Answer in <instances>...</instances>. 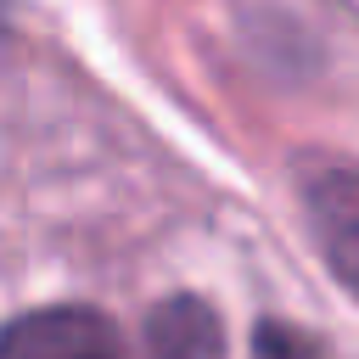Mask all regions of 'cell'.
<instances>
[{"instance_id":"cell-1","label":"cell","mask_w":359,"mask_h":359,"mask_svg":"<svg viewBox=\"0 0 359 359\" xmlns=\"http://www.w3.org/2000/svg\"><path fill=\"white\" fill-rule=\"evenodd\" d=\"M0 359H129V348L107 314L62 303L0 325Z\"/></svg>"},{"instance_id":"cell-2","label":"cell","mask_w":359,"mask_h":359,"mask_svg":"<svg viewBox=\"0 0 359 359\" xmlns=\"http://www.w3.org/2000/svg\"><path fill=\"white\" fill-rule=\"evenodd\" d=\"M309 230L325 258V269L359 297V168H325L303 191Z\"/></svg>"},{"instance_id":"cell-3","label":"cell","mask_w":359,"mask_h":359,"mask_svg":"<svg viewBox=\"0 0 359 359\" xmlns=\"http://www.w3.org/2000/svg\"><path fill=\"white\" fill-rule=\"evenodd\" d=\"M151 359H224V325L202 297H168L146 314Z\"/></svg>"},{"instance_id":"cell-4","label":"cell","mask_w":359,"mask_h":359,"mask_svg":"<svg viewBox=\"0 0 359 359\" xmlns=\"http://www.w3.org/2000/svg\"><path fill=\"white\" fill-rule=\"evenodd\" d=\"M258 359H314V348H309L297 331H275V325H264V331H258Z\"/></svg>"}]
</instances>
